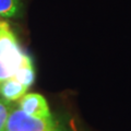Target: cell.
<instances>
[{
    "label": "cell",
    "instance_id": "obj_1",
    "mask_svg": "<svg viewBox=\"0 0 131 131\" xmlns=\"http://www.w3.org/2000/svg\"><path fill=\"white\" fill-rule=\"evenodd\" d=\"M6 131H59V129L52 117H34L21 108L13 107L8 118Z\"/></svg>",
    "mask_w": 131,
    "mask_h": 131
},
{
    "label": "cell",
    "instance_id": "obj_2",
    "mask_svg": "<svg viewBox=\"0 0 131 131\" xmlns=\"http://www.w3.org/2000/svg\"><path fill=\"white\" fill-rule=\"evenodd\" d=\"M33 60L23 50L19 43L13 45L0 56V82L14 77L21 67L32 63Z\"/></svg>",
    "mask_w": 131,
    "mask_h": 131
},
{
    "label": "cell",
    "instance_id": "obj_3",
    "mask_svg": "<svg viewBox=\"0 0 131 131\" xmlns=\"http://www.w3.org/2000/svg\"><path fill=\"white\" fill-rule=\"evenodd\" d=\"M18 102V107L21 108L27 115L39 118L52 117L46 98L38 93H26Z\"/></svg>",
    "mask_w": 131,
    "mask_h": 131
},
{
    "label": "cell",
    "instance_id": "obj_4",
    "mask_svg": "<svg viewBox=\"0 0 131 131\" xmlns=\"http://www.w3.org/2000/svg\"><path fill=\"white\" fill-rule=\"evenodd\" d=\"M27 90L25 85L20 83L13 77L0 82V97L8 103L18 102L23 95H25Z\"/></svg>",
    "mask_w": 131,
    "mask_h": 131
},
{
    "label": "cell",
    "instance_id": "obj_5",
    "mask_svg": "<svg viewBox=\"0 0 131 131\" xmlns=\"http://www.w3.org/2000/svg\"><path fill=\"white\" fill-rule=\"evenodd\" d=\"M13 78H15L20 83L25 85L27 89H30L35 81V70L33 67V62L21 67L15 72Z\"/></svg>",
    "mask_w": 131,
    "mask_h": 131
},
{
    "label": "cell",
    "instance_id": "obj_6",
    "mask_svg": "<svg viewBox=\"0 0 131 131\" xmlns=\"http://www.w3.org/2000/svg\"><path fill=\"white\" fill-rule=\"evenodd\" d=\"M20 0H0V16L12 18L20 11Z\"/></svg>",
    "mask_w": 131,
    "mask_h": 131
},
{
    "label": "cell",
    "instance_id": "obj_7",
    "mask_svg": "<svg viewBox=\"0 0 131 131\" xmlns=\"http://www.w3.org/2000/svg\"><path fill=\"white\" fill-rule=\"evenodd\" d=\"M16 43H18V39H16L14 33L11 31V28L6 30L0 35V56Z\"/></svg>",
    "mask_w": 131,
    "mask_h": 131
},
{
    "label": "cell",
    "instance_id": "obj_8",
    "mask_svg": "<svg viewBox=\"0 0 131 131\" xmlns=\"http://www.w3.org/2000/svg\"><path fill=\"white\" fill-rule=\"evenodd\" d=\"M11 106L8 102L0 98V131H6L7 121L11 112Z\"/></svg>",
    "mask_w": 131,
    "mask_h": 131
},
{
    "label": "cell",
    "instance_id": "obj_9",
    "mask_svg": "<svg viewBox=\"0 0 131 131\" xmlns=\"http://www.w3.org/2000/svg\"><path fill=\"white\" fill-rule=\"evenodd\" d=\"M8 28H10L9 24L5 21H0V35H1L6 30H8Z\"/></svg>",
    "mask_w": 131,
    "mask_h": 131
}]
</instances>
